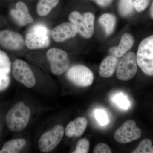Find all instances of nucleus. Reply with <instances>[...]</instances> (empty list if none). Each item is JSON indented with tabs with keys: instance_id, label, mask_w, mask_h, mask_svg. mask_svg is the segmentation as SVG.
Wrapping results in <instances>:
<instances>
[{
	"instance_id": "1",
	"label": "nucleus",
	"mask_w": 153,
	"mask_h": 153,
	"mask_svg": "<svg viewBox=\"0 0 153 153\" xmlns=\"http://www.w3.org/2000/svg\"><path fill=\"white\" fill-rule=\"evenodd\" d=\"M31 117L29 107L22 102L15 104L9 111L6 116V123L10 130L20 132L27 126Z\"/></svg>"
},
{
	"instance_id": "2",
	"label": "nucleus",
	"mask_w": 153,
	"mask_h": 153,
	"mask_svg": "<svg viewBox=\"0 0 153 153\" xmlns=\"http://www.w3.org/2000/svg\"><path fill=\"white\" fill-rule=\"evenodd\" d=\"M137 64L143 73L153 76V35L141 41L136 54Z\"/></svg>"
},
{
	"instance_id": "3",
	"label": "nucleus",
	"mask_w": 153,
	"mask_h": 153,
	"mask_svg": "<svg viewBox=\"0 0 153 153\" xmlns=\"http://www.w3.org/2000/svg\"><path fill=\"white\" fill-rule=\"evenodd\" d=\"M94 15L90 12L81 14L73 11L68 16L69 22L76 28L78 33L87 39L91 38L94 33Z\"/></svg>"
},
{
	"instance_id": "4",
	"label": "nucleus",
	"mask_w": 153,
	"mask_h": 153,
	"mask_svg": "<svg viewBox=\"0 0 153 153\" xmlns=\"http://www.w3.org/2000/svg\"><path fill=\"white\" fill-rule=\"evenodd\" d=\"M66 77L72 84L80 87L90 86L93 83L94 76L93 72L84 65H73L68 69Z\"/></svg>"
},
{
	"instance_id": "5",
	"label": "nucleus",
	"mask_w": 153,
	"mask_h": 153,
	"mask_svg": "<svg viewBox=\"0 0 153 153\" xmlns=\"http://www.w3.org/2000/svg\"><path fill=\"white\" fill-rule=\"evenodd\" d=\"M117 68L118 79L123 81L131 80L137 71L136 55L132 52L126 53L120 60Z\"/></svg>"
},
{
	"instance_id": "6",
	"label": "nucleus",
	"mask_w": 153,
	"mask_h": 153,
	"mask_svg": "<svg viewBox=\"0 0 153 153\" xmlns=\"http://www.w3.org/2000/svg\"><path fill=\"white\" fill-rule=\"evenodd\" d=\"M47 57L53 74L60 75L68 69L70 64L68 54L59 48H52L47 52Z\"/></svg>"
},
{
	"instance_id": "7",
	"label": "nucleus",
	"mask_w": 153,
	"mask_h": 153,
	"mask_svg": "<svg viewBox=\"0 0 153 153\" xmlns=\"http://www.w3.org/2000/svg\"><path fill=\"white\" fill-rule=\"evenodd\" d=\"M12 74L14 79L26 87H34L36 80L35 75L27 63L24 60L17 59L12 66Z\"/></svg>"
},
{
	"instance_id": "8",
	"label": "nucleus",
	"mask_w": 153,
	"mask_h": 153,
	"mask_svg": "<svg viewBox=\"0 0 153 153\" xmlns=\"http://www.w3.org/2000/svg\"><path fill=\"white\" fill-rule=\"evenodd\" d=\"M63 126L57 125L41 135L38 141V147L42 152L47 153L54 150L59 144L64 135Z\"/></svg>"
},
{
	"instance_id": "9",
	"label": "nucleus",
	"mask_w": 153,
	"mask_h": 153,
	"mask_svg": "<svg viewBox=\"0 0 153 153\" xmlns=\"http://www.w3.org/2000/svg\"><path fill=\"white\" fill-rule=\"evenodd\" d=\"M142 135L141 130L133 120L124 123L115 132L114 139L117 142L126 144L139 139Z\"/></svg>"
},
{
	"instance_id": "10",
	"label": "nucleus",
	"mask_w": 153,
	"mask_h": 153,
	"mask_svg": "<svg viewBox=\"0 0 153 153\" xmlns=\"http://www.w3.org/2000/svg\"><path fill=\"white\" fill-rule=\"evenodd\" d=\"M0 45L10 50H19L25 47V41L22 35L9 30L0 31Z\"/></svg>"
},
{
	"instance_id": "11",
	"label": "nucleus",
	"mask_w": 153,
	"mask_h": 153,
	"mask_svg": "<svg viewBox=\"0 0 153 153\" xmlns=\"http://www.w3.org/2000/svg\"><path fill=\"white\" fill-rule=\"evenodd\" d=\"M77 33L76 28L70 22H64L54 28L51 34L55 42L61 43L74 38Z\"/></svg>"
},
{
	"instance_id": "12",
	"label": "nucleus",
	"mask_w": 153,
	"mask_h": 153,
	"mask_svg": "<svg viewBox=\"0 0 153 153\" xmlns=\"http://www.w3.org/2000/svg\"><path fill=\"white\" fill-rule=\"evenodd\" d=\"M10 15L17 24L22 27L32 24L34 22L27 6L22 1L16 4L15 9L10 11Z\"/></svg>"
},
{
	"instance_id": "13",
	"label": "nucleus",
	"mask_w": 153,
	"mask_h": 153,
	"mask_svg": "<svg viewBox=\"0 0 153 153\" xmlns=\"http://www.w3.org/2000/svg\"><path fill=\"white\" fill-rule=\"evenodd\" d=\"M25 44L28 49L34 50L49 47L50 41L48 36L32 31L26 35Z\"/></svg>"
},
{
	"instance_id": "14",
	"label": "nucleus",
	"mask_w": 153,
	"mask_h": 153,
	"mask_svg": "<svg viewBox=\"0 0 153 153\" xmlns=\"http://www.w3.org/2000/svg\"><path fill=\"white\" fill-rule=\"evenodd\" d=\"M88 123L86 118L83 117L76 118L66 126L65 129L66 136L68 137L81 136L85 132Z\"/></svg>"
},
{
	"instance_id": "15",
	"label": "nucleus",
	"mask_w": 153,
	"mask_h": 153,
	"mask_svg": "<svg viewBox=\"0 0 153 153\" xmlns=\"http://www.w3.org/2000/svg\"><path fill=\"white\" fill-rule=\"evenodd\" d=\"M134 44V39L131 34L125 33L122 36L118 46L111 47L109 52L111 55L120 58L128 52Z\"/></svg>"
},
{
	"instance_id": "16",
	"label": "nucleus",
	"mask_w": 153,
	"mask_h": 153,
	"mask_svg": "<svg viewBox=\"0 0 153 153\" xmlns=\"http://www.w3.org/2000/svg\"><path fill=\"white\" fill-rule=\"evenodd\" d=\"M118 58L109 55L102 61L99 68V74L104 78H108L112 76L115 71L118 63Z\"/></svg>"
},
{
	"instance_id": "17",
	"label": "nucleus",
	"mask_w": 153,
	"mask_h": 153,
	"mask_svg": "<svg viewBox=\"0 0 153 153\" xmlns=\"http://www.w3.org/2000/svg\"><path fill=\"white\" fill-rule=\"evenodd\" d=\"M27 144L22 138L14 139L7 142L4 144L0 153H16L22 151Z\"/></svg>"
},
{
	"instance_id": "18",
	"label": "nucleus",
	"mask_w": 153,
	"mask_h": 153,
	"mask_svg": "<svg viewBox=\"0 0 153 153\" xmlns=\"http://www.w3.org/2000/svg\"><path fill=\"white\" fill-rule=\"evenodd\" d=\"M98 22L104 29L106 36L111 35L114 30L116 19L113 14H102L98 19Z\"/></svg>"
},
{
	"instance_id": "19",
	"label": "nucleus",
	"mask_w": 153,
	"mask_h": 153,
	"mask_svg": "<svg viewBox=\"0 0 153 153\" xmlns=\"http://www.w3.org/2000/svg\"><path fill=\"white\" fill-rule=\"evenodd\" d=\"M59 2V0H39L36 7L37 13L40 16H46Z\"/></svg>"
},
{
	"instance_id": "20",
	"label": "nucleus",
	"mask_w": 153,
	"mask_h": 153,
	"mask_svg": "<svg viewBox=\"0 0 153 153\" xmlns=\"http://www.w3.org/2000/svg\"><path fill=\"white\" fill-rule=\"evenodd\" d=\"M134 9L133 0H120L118 11L122 16H129L132 13Z\"/></svg>"
},
{
	"instance_id": "21",
	"label": "nucleus",
	"mask_w": 153,
	"mask_h": 153,
	"mask_svg": "<svg viewBox=\"0 0 153 153\" xmlns=\"http://www.w3.org/2000/svg\"><path fill=\"white\" fill-rule=\"evenodd\" d=\"M132 153H153L152 142L149 139H145L140 142Z\"/></svg>"
},
{
	"instance_id": "22",
	"label": "nucleus",
	"mask_w": 153,
	"mask_h": 153,
	"mask_svg": "<svg viewBox=\"0 0 153 153\" xmlns=\"http://www.w3.org/2000/svg\"><path fill=\"white\" fill-rule=\"evenodd\" d=\"M11 62L7 55L0 50V72L9 74L10 72Z\"/></svg>"
},
{
	"instance_id": "23",
	"label": "nucleus",
	"mask_w": 153,
	"mask_h": 153,
	"mask_svg": "<svg viewBox=\"0 0 153 153\" xmlns=\"http://www.w3.org/2000/svg\"><path fill=\"white\" fill-rule=\"evenodd\" d=\"M90 143L85 138L81 139L76 143V149L73 153H87L89 152Z\"/></svg>"
},
{
	"instance_id": "24",
	"label": "nucleus",
	"mask_w": 153,
	"mask_h": 153,
	"mask_svg": "<svg viewBox=\"0 0 153 153\" xmlns=\"http://www.w3.org/2000/svg\"><path fill=\"white\" fill-rule=\"evenodd\" d=\"M151 0H133L134 9L139 13L143 12L149 5Z\"/></svg>"
},
{
	"instance_id": "25",
	"label": "nucleus",
	"mask_w": 153,
	"mask_h": 153,
	"mask_svg": "<svg viewBox=\"0 0 153 153\" xmlns=\"http://www.w3.org/2000/svg\"><path fill=\"white\" fill-rule=\"evenodd\" d=\"M114 100L116 104L123 109H128L129 107L130 103L128 100L122 94H117L115 97Z\"/></svg>"
},
{
	"instance_id": "26",
	"label": "nucleus",
	"mask_w": 153,
	"mask_h": 153,
	"mask_svg": "<svg viewBox=\"0 0 153 153\" xmlns=\"http://www.w3.org/2000/svg\"><path fill=\"white\" fill-rule=\"evenodd\" d=\"M10 82V79L8 74L0 72V91L5 90Z\"/></svg>"
},
{
	"instance_id": "27",
	"label": "nucleus",
	"mask_w": 153,
	"mask_h": 153,
	"mask_svg": "<svg viewBox=\"0 0 153 153\" xmlns=\"http://www.w3.org/2000/svg\"><path fill=\"white\" fill-rule=\"evenodd\" d=\"M94 153H111L112 151L106 144L100 143L96 145L93 150Z\"/></svg>"
},
{
	"instance_id": "28",
	"label": "nucleus",
	"mask_w": 153,
	"mask_h": 153,
	"mask_svg": "<svg viewBox=\"0 0 153 153\" xmlns=\"http://www.w3.org/2000/svg\"><path fill=\"white\" fill-rule=\"evenodd\" d=\"M96 119L102 125H104L108 123L107 116L104 111L97 110L95 111Z\"/></svg>"
},
{
	"instance_id": "29",
	"label": "nucleus",
	"mask_w": 153,
	"mask_h": 153,
	"mask_svg": "<svg viewBox=\"0 0 153 153\" xmlns=\"http://www.w3.org/2000/svg\"><path fill=\"white\" fill-rule=\"evenodd\" d=\"M32 31L35 32V33H39V34L47 35V36H48L49 32L48 28L45 25H41V24L35 25L32 29Z\"/></svg>"
},
{
	"instance_id": "30",
	"label": "nucleus",
	"mask_w": 153,
	"mask_h": 153,
	"mask_svg": "<svg viewBox=\"0 0 153 153\" xmlns=\"http://www.w3.org/2000/svg\"><path fill=\"white\" fill-rule=\"evenodd\" d=\"M95 1L99 5L105 7L109 5L112 2V0H95Z\"/></svg>"
},
{
	"instance_id": "31",
	"label": "nucleus",
	"mask_w": 153,
	"mask_h": 153,
	"mask_svg": "<svg viewBox=\"0 0 153 153\" xmlns=\"http://www.w3.org/2000/svg\"><path fill=\"white\" fill-rule=\"evenodd\" d=\"M149 14L151 18L153 19V0L152 1V4H151L150 8Z\"/></svg>"
}]
</instances>
